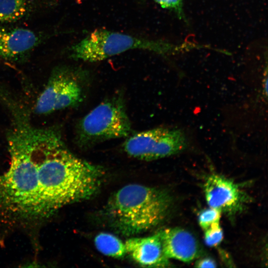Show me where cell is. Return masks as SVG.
Here are the masks:
<instances>
[{
    "label": "cell",
    "mask_w": 268,
    "mask_h": 268,
    "mask_svg": "<svg viewBox=\"0 0 268 268\" xmlns=\"http://www.w3.org/2000/svg\"><path fill=\"white\" fill-rule=\"evenodd\" d=\"M7 136L10 162L0 174V231L41 224L59 209L92 197L103 172L65 146L58 132L17 118Z\"/></svg>",
    "instance_id": "cell-1"
},
{
    "label": "cell",
    "mask_w": 268,
    "mask_h": 268,
    "mask_svg": "<svg viewBox=\"0 0 268 268\" xmlns=\"http://www.w3.org/2000/svg\"><path fill=\"white\" fill-rule=\"evenodd\" d=\"M170 204L163 192L140 184L122 187L110 199L107 210L114 226L122 234L135 235L160 223Z\"/></svg>",
    "instance_id": "cell-2"
},
{
    "label": "cell",
    "mask_w": 268,
    "mask_h": 268,
    "mask_svg": "<svg viewBox=\"0 0 268 268\" xmlns=\"http://www.w3.org/2000/svg\"><path fill=\"white\" fill-rule=\"evenodd\" d=\"M147 50L165 54L171 46L160 41L138 37L106 29H97L66 49L72 59L96 62L130 50Z\"/></svg>",
    "instance_id": "cell-3"
},
{
    "label": "cell",
    "mask_w": 268,
    "mask_h": 268,
    "mask_svg": "<svg viewBox=\"0 0 268 268\" xmlns=\"http://www.w3.org/2000/svg\"><path fill=\"white\" fill-rule=\"evenodd\" d=\"M131 124L124 102L115 96L103 101L78 123L76 140L81 147L128 136Z\"/></svg>",
    "instance_id": "cell-4"
},
{
    "label": "cell",
    "mask_w": 268,
    "mask_h": 268,
    "mask_svg": "<svg viewBox=\"0 0 268 268\" xmlns=\"http://www.w3.org/2000/svg\"><path fill=\"white\" fill-rule=\"evenodd\" d=\"M187 145L186 136L181 129L159 127L132 135L123 148L130 156L152 160L179 153Z\"/></svg>",
    "instance_id": "cell-5"
},
{
    "label": "cell",
    "mask_w": 268,
    "mask_h": 268,
    "mask_svg": "<svg viewBox=\"0 0 268 268\" xmlns=\"http://www.w3.org/2000/svg\"><path fill=\"white\" fill-rule=\"evenodd\" d=\"M76 72L67 67L55 69L35 105V111L47 114L74 106L82 99L81 88Z\"/></svg>",
    "instance_id": "cell-6"
},
{
    "label": "cell",
    "mask_w": 268,
    "mask_h": 268,
    "mask_svg": "<svg viewBox=\"0 0 268 268\" xmlns=\"http://www.w3.org/2000/svg\"><path fill=\"white\" fill-rule=\"evenodd\" d=\"M47 37L46 34L29 29L0 25V58L12 62L21 61Z\"/></svg>",
    "instance_id": "cell-7"
},
{
    "label": "cell",
    "mask_w": 268,
    "mask_h": 268,
    "mask_svg": "<svg viewBox=\"0 0 268 268\" xmlns=\"http://www.w3.org/2000/svg\"><path fill=\"white\" fill-rule=\"evenodd\" d=\"M204 192L210 207L228 214L240 211L246 201L244 193L236 184L216 174H212L207 178Z\"/></svg>",
    "instance_id": "cell-8"
},
{
    "label": "cell",
    "mask_w": 268,
    "mask_h": 268,
    "mask_svg": "<svg viewBox=\"0 0 268 268\" xmlns=\"http://www.w3.org/2000/svg\"><path fill=\"white\" fill-rule=\"evenodd\" d=\"M158 233L162 242L164 254L167 259L190 262L198 255L197 241L187 231L172 228L165 229Z\"/></svg>",
    "instance_id": "cell-9"
},
{
    "label": "cell",
    "mask_w": 268,
    "mask_h": 268,
    "mask_svg": "<svg viewBox=\"0 0 268 268\" xmlns=\"http://www.w3.org/2000/svg\"><path fill=\"white\" fill-rule=\"evenodd\" d=\"M125 244L127 253L141 266L162 267L169 264L158 233L145 237L131 238Z\"/></svg>",
    "instance_id": "cell-10"
},
{
    "label": "cell",
    "mask_w": 268,
    "mask_h": 268,
    "mask_svg": "<svg viewBox=\"0 0 268 268\" xmlns=\"http://www.w3.org/2000/svg\"><path fill=\"white\" fill-rule=\"evenodd\" d=\"M44 0H0V25L19 21L37 12Z\"/></svg>",
    "instance_id": "cell-11"
},
{
    "label": "cell",
    "mask_w": 268,
    "mask_h": 268,
    "mask_svg": "<svg viewBox=\"0 0 268 268\" xmlns=\"http://www.w3.org/2000/svg\"><path fill=\"white\" fill-rule=\"evenodd\" d=\"M94 243L97 249L105 256L120 258L127 254L125 244L113 234L100 233L95 237Z\"/></svg>",
    "instance_id": "cell-12"
},
{
    "label": "cell",
    "mask_w": 268,
    "mask_h": 268,
    "mask_svg": "<svg viewBox=\"0 0 268 268\" xmlns=\"http://www.w3.org/2000/svg\"><path fill=\"white\" fill-rule=\"evenodd\" d=\"M221 213L219 210L210 207L202 210L199 216L200 225L204 230L212 224L219 223Z\"/></svg>",
    "instance_id": "cell-13"
},
{
    "label": "cell",
    "mask_w": 268,
    "mask_h": 268,
    "mask_svg": "<svg viewBox=\"0 0 268 268\" xmlns=\"http://www.w3.org/2000/svg\"><path fill=\"white\" fill-rule=\"evenodd\" d=\"M223 237V231L219 223L213 224L204 230V240L209 246H217L221 242Z\"/></svg>",
    "instance_id": "cell-14"
},
{
    "label": "cell",
    "mask_w": 268,
    "mask_h": 268,
    "mask_svg": "<svg viewBox=\"0 0 268 268\" xmlns=\"http://www.w3.org/2000/svg\"><path fill=\"white\" fill-rule=\"evenodd\" d=\"M162 7L174 10L182 18L183 13V0H153Z\"/></svg>",
    "instance_id": "cell-15"
},
{
    "label": "cell",
    "mask_w": 268,
    "mask_h": 268,
    "mask_svg": "<svg viewBox=\"0 0 268 268\" xmlns=\"http://www.w3.org/2000/svg\"><path fill=\"white\" fill-rule=\"evenodd\" d=\"M196 267L198 268H215L216 265L215 262L212 259L204 258L198 261Z\"/></svg>",
    "instance_id": "cell-16"
}]
</instances>
